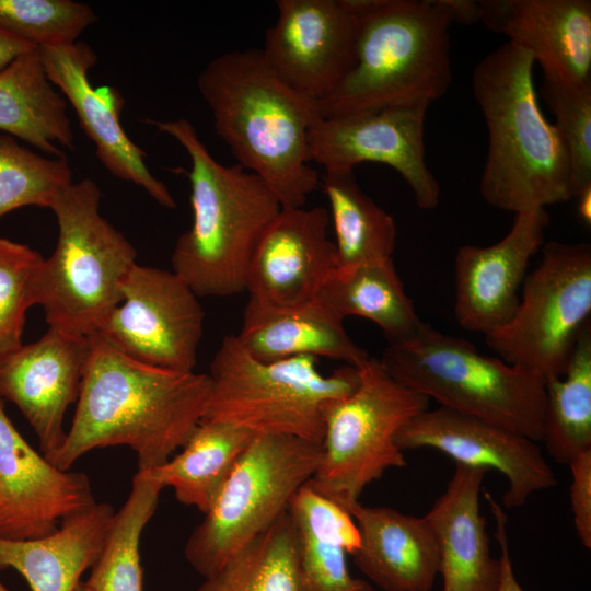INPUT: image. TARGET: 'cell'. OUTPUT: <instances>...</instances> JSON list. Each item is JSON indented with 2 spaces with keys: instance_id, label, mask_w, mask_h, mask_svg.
<instances>
[{
  "instance_id": "6da1fadb",
  "label": "cell",
  "mask_w": 591,
  "mask_h": 591,
  "mask_svg": "<svg viewBox=\"0 0 591 591\" xmlns=\"http://www.w3.org/2000/svg\"><path fill=\"white\" fill-rule=\"evenodd\" d=\"M210 390L208 373L146 364L91 336L76 413L50 463L67 471L91 450L125 445L138 471L162 465L204 419Z\"/></svg>"
},
{
  "instance_id": "7a4b0ae2",
  "label": "cell",
  "mask_w": 591,
  "mask_h": 591,
  "mask_svg": "<svg viewBox=\"0 0 591 591\" xmlns=\"http://www.w3.org/2000/svg\"><path fill=\"white\" fill-rule=\"evenodd\" d=\"M197 86L237 164L257 175L282 208L303 207L320 185L308 139L320 117L316 101L282 83L257 48L213 58Z\"/></svg>"
},
{
  "instance_id": "3957f363",
  "label": "cell",
  "mask_w": 591,
  "mask_h": 591,
  "mask_svg": "<svg viewBox=\"0 0 591 591\" xmlns=\"http://www.w3.org/2000/svg\"><path fill=\"white\" fill-rule=\"evenodd\" d=\"M534 65L529 51L506 42L472 72L488 137L479 192L488 205L514 215L572 199L567 150L540 108Z\"/></svg>"
},
{
  "instance_id": "277c9868",
  "label": "cell",
  "mask_w": 591,
  "mask_h": 591,
  "mask_svg": "<svg viewBox=\"0 0 591 591\" xmlns=\"http://www.w3.org/2000/svg\"><path fill=\"white\" fill-rule=\"evenodd\" d=\"M148 121L174 138L190 160L193 222L175 243L172 270L198 298L245 291L252 256L281 205L257 175L218 162L188 119Z\"/></svg>"
},
{
  "instance_id": "5b68a950",
  "label": "cell",
  "mask_w": 591,
  "mask_h": 591,
  "mask_svg": "<svg viewBox=\"0 0 591 591\" xmlns=\"http://www.w3.org/2000/svg\"><path fill=\"white\" fill-rule=\"evenodd\" d=\"M359 16L356 62L326 97L320 117L427 104L452 82L447 0H350Z\"/></svg>"
},
{
  "instance_id": "8992f818",
  "label": "cell",
  "mask_w": 591,
  "mask_h": 591,
  "mask_svg": "<svg viewBox=\"0 0 591 591\" xmlns=\"http://www.w3.org/2000/svg\"><path fill=\"white\" fill-rule=\"evenodd\" d=\"M379 359L394 380L440 406L542 440L545 381L533 372L425 322L413 337L387 343Z\"/></svg>"
},
{
  "instance_id": "52a82bcc",
  "label": "cell",
  "mask_w": 591,
  "mask_h": 591,
  "mask_svg": "<svg viewBox=\"0 0 591 591\" xmlns=\"http://www.w3.org/2000/svg\"><path fill=\"white\" fill-rule=\"evenodd\" d=\"M101 189L91 178L72 182L54 200L58 237L35 279V304L48 327L91 337L123 300L137 264L132 244L100 212Z\"/></svg>"
},
{
  "instance_id": "ba28073f",
  "label": "cell",
  "mask_w": 591,
  "mask_h": 591,
  "mask_svg": "<svg viewBox=\"0 0 591 591\" xmlns=\"http://www.w3.org/2000/svg\"><path fill=\"white\" fill-rule=\"evenodd\" d=\"M317 363L312 356L260 361L227 335L210 363L204 419L322 442L324 404L350 395L359 372L345 364L325 375Z\"/></svg>"
},
{
  "instance_id": "9c48e42d",
  "label": "cell",
  "mask_w": 591,
  "mask_h": 591,
  "mask_svg": "<svg viewBox=\"0 0 591 591\" xmlns=\"http://www.w3.org/2000/svg\"><path fill=\"white\" fill-rule=\"evenodd\" d=\"M357 368L356 390L323 406L322 459L308 482L346 510L387 470L407 465L396 436L429 408V398L394 380L379 358L369 356Z\"/></svg>"
},
{
  "instance_id": "30bf717a",
  "label": "cell",
  "mask_w": 591,
  "mask_h": 591,
  "mask_svg": "<svg viewBox=\"0 0 591 591\" xmlns=\"http://www.w3.org/2000/svg\"><path fill=\"white\" fill-rule=\"evenodd\" d=\"M322 443L256 433L185 545L189 565L207 578L268 529L316 472Z\"/></svg>"
},
{
  "instance_id": "8fae6325",
  "label": "cell",
  "mask_w": 591,
  "mask_h": 591,
  "mask_svg": "<svg viewBox=\"0 0 591 591\" xmlns=\"http://www.w3.org/2000/svg\"><path fill=\"white\" fill-rule=\"evenodd\" d=\"M522 283L512 318L485 335L505 362L541 376L561 378L591 315V245L547 242Z\"/></svg>"
},
{
  "instance_id": "7c38bea8",
  "label": "cell",
  "mask_w": 591,
  "mask_h": 591,
  "mask_svg": "<svg viewBox=\"0 0 591 591\" xmlns=\"http://www.w3.org/2000/svg\"><path fill=\"white\" fill-rule=\"evenodd\" d=\"M204 320L198 297L173 270L137 263L123 286L121 302L95 336L134 360L189 372Z\"/></svg>"
},
{
  "instance_id": "4fadbf2b",
  "label": "cell",
  "mask_w": 591,
  "mask_h": 591,
  "mask_svg": "<svg viewBox=\"0 0 591 591\" xmlns=\"http://www.w3.org/2000/svg\"><path fill=\"white\" fill-rule=\"evenodd\" d=\"M263 57L293 91L321 101L356 62L359 16L350 0H278Z\"/></svg>"
},
{
  "instance_id": "5bb4252c",
  "label": "cell",
  "mask_w": 591,
  "mask_h": 591,
  "mask_svg": "<svg viewBox=\"0 0 591 591\" xmlns=\"http://www.w3.org/2000/svg\"><path fill=\"white\" fill-rule=\"evenodd\" d=\"M429 105L392 106L338 117H318L309 130L310 161L325 171L354 170L363 162L393 167L420 209L438 206L440 186L425 159Z\"/></svg>"
},
{
  "instance_id": "9a60e30c",
  "label": "cell",
  "mask_w": 591,
  "mask_h": 591,
  "mask_svg": "<svg viewBox=\"0 0 591 591\" xmlns=\"http://www.w3.org/2000/svg\"><path fill=\"white\" fill-rule=\"evenodd\" d=\"M396 443L403 452L431 448L455 463L501 473L508 484L502 503L510 509L557 485L536 441L443 406L415 416L397 433Z\"/></svg>"
},
{
  "instance_id": "2e32d148",
  "label": "cell",
  "mask_w": 591,
  "mask_h": 591,
  "mask_svg": "<svg viewBox=\"0 0 591 591\" xmlns=\"http://www.w3.org/2000/svg\"><path fill=\"white\" fill-rule=\"evenodd\" d=\"M89 352L90 337L48 327L0 360V397L20 409L49 462L65 442V415L78 401Z\"/></svg>"
},
{
  "instance_id": "e0dca14e",
  "label": "cell",
  "mask_w": 591,
  "mask_h": 591,
  "mask_svg": "<svg viewBox=\"0 0 591 591\" xmlns=\"http://www.w3.org/2000/svg\"><path fill=\"white\" fill-rule=\"evenodd\" d=\"M94 503L90 478L60 470L35 451L11 422L0 397V537L48 535Z\"/></svg>"
},
{
  "instance_id": "ac0fdd59",
  "label": "cell",
  "mask_w": 591,
  "mask_h": 591,
  "mask_svg": "<svg viewBox=\"0 0 591 591\" xmlns=\"http://www.w3.org/2000/svg\"><path fill=\"white\" fill-rule=\"evenodd\" d=\"M48 80L74 109L81 129L94 143L96 157L115 177L130 182L160 206L174 209L176 202L167 186L158 179L146 163L147 153L125 132L120 113L125 100L111 86L94 88L90 70L97 56L84 43L37 48Z\"/></svg>"
},
{
  "instance_id": "d6986e66",
  "label": "cell",
  "mask_w": 591,
  "mask_h": 591,
  "mask_svg": "<svg viewBox=\"0 0 591 591\" xmlns=\"http://www.w3.org/2000/svg\"><path fill=\"white\" fill-rule=\"evenodd\" d=\"M548 224L545 208L519 212L510 231L497 243L457 250L454 315L464 329L486 335L512 318L529 263L544 245Z\"/></svg>"
},
{
  "instance_id": "ffe728a7",
  "label": "cell",
  "mask_w": 591,
  "mask_h": 591,
  "mask_svg": "<svg viewBox=\"0 0 591 591\" xmlns=\"http://www.w3.org/2000/svg\"><path fill=\"white\" fill-rule=\"evenodd\" d=\"M329 221L328 210L321 206L281 208L252 256L250 298L276 306L316 299L337 268Z\"/></svg>"
},
{
  "instance_id": "44dd1931",
  "label": "cell",
  "mask_w": 591,
  "mask_h": 591,
  "mask_svg": "<svg viewBox=\"0 0 591 591\" xmlns=\"http://www.w3.org/2000/svg\"><path fill=\"white\" fill-rule=\"evenodd\" d=\"M479 21L529 51L543 77L591 83L590 0H482Z\"/></svg>"
},
{
  "instance_id": "7402d4cb",
  "label": "cell",
  "mask_w": 591,
  "mask_h": 591,
  "mask_svg": "<svg viewBox=\"0 0 591 591\" xmlns=\"http://www.w3.org/2000/svg\"><path fill=\"white\" fill-rule=\"evenodd\" d=\"M487 468L455 463L444 493L425 515L437 540L442 591H497L499 558L491 556L480 495Z\"/></svg>"
},
{
  "instance_id": "603a6c76",
  "label": "cell",
  "mask_w": 591,
  "mask_h": 591,
  "mask_svg": "<svg viewBox=\"0 0 591 591\" xmlns=\"http://www.w3.org/2000/svg\"><path fill=\"white\" fill-rule=\"evenodd\" d=\"M360 535L355 565L384 591H431L439 573V549L426 517L359 502L347 510Z\"/></svg>"
},
{
  "instance_id": "cb8c5ba5",
  "label": "cell",
  "mask_w": 591,
  "mask_h": 591,
  "mask_svg": "<svg viewBox=\"0 0 591 591\" xmlns=\"http://www.w3.org/2000/svg\"><path fill=\"white\" fill-rule=\"evenodd\" d=\"M343 322L318 298L290 306L248 298L235 336L260 361L312 356L358 367L370 355L351 339Z\"/></svg>"
},
{
  "instance_id": "d4e9b609",
  "label": "cell",
  "mask_w": 591,
  "mask_h": 591,
  "mask_svg": "<svg viewBox=\"0 0 591 591\" xmlns=\"http://www.w3.org/2000/svg\"><path fill=\"white\" fill-rule=\"evenodd\" d=\"M115 511L106 502L72 514L53 533L32 540L0 537V570L11 568L31 591H74L107 540Z\"/></svg>"
},
{
  "instance_id": "484cf974",
  "label": "cell",
  "mask_w": 591,
  "mask_h": 591,
  "mask_svg": "<svg viewBox=\"0 0 591 591\" xmlns=\"http://www.w3.org/2000/svg\"><path fill=\"white\" fill-rule=\"evenodd\" d=\"M288 513L297 537L303 591H374L349 572L346 554L359 547L360 535L345 508L306 483L290 501Z\"/></svg>"
},
{
  "instance_id": "4316f807",
  "label": "cell",
  "mask_w": 591,
  "mask_h": 591,
  "mask_svg": "<svg viewBox=\"0 0 591 591\" xmlns=\"http://www.w3.org/2000/svg\"><path fill=\"white\" fill-rule=\"evenodd\" d=\"M0 130L51 157L74 149L67 101L48 80L37 49L0 71Z\"/></svg>"
},
{
  "instance_id": "83f0119b",
  "label": "cell",
  "mask_w": 591,
  "mask_h": 591,
  "mask_svg": "<svg viewBox=\"0 0 591 591\" xmlns=\"http://www.w3.org/2000/svg\"><path fill=\"white\" fill-rule=\"evenodd\" d=\"M255 434L228 422L204 419L179 453L143 472L163 489L171 487L181 503L205 514Z\"/></svg>"
},
{
  "instance_id": "f1b7e54d",
  "label": "cell",
  "mask_w": 591,
  "mask_h": 591,
  "mask_svg": "<svg viewBox=\"0 0 591 591\" xmlns=\"http://www.w3.org/2000/svg\"><path fill=\"white\" fill-rule=\"evenodd\" d=\"M317 298L341 320L355 315L375 323L387 343L413 337L424 324L393 259L335 271Z\"/></svg>"
},
{
  "instance_id": "f546056e",
  "label": "cell",
  "mask_w": 591,
  "mask_h": 591,
  "mask_svg": "<svg viewBox=\"0 0 591 591\" xmlns=\"http://www.w3.org/2000/svg\"><path fill=\"white\" fill-rule=\"evenodd\" d=\"M320 185L334 225L336 271L393 259L395 221L361 189L354 170L325 171Z\"/></svg>"
},
{
  "instance_id": "4dcf8cb0",
  "label": "cell",
  "mask_w": 591,
  "mask_h": 591,
  "mask_svg": "<svg viewBox=\"0 0 591 591\" xmlns=\"http://www.w3.org/2000/svg\"><path fill=\"white\" fill-rule=\"evenodd\" d=\"M554 460L568 465L591 450V324L578 337L565 374L545 383L542 440Z\"/></svg>"
},
{
  "instance_id": "1f68e13d",
  "label": "cell",
  "mask_w": 591,
  "mask_h": 591,
  "mask_svg": "<svg viewBox=\"0 0 591 591\" xmlns=\"http://www.w3.org/2000/svg\"><path fill=\"white\" fill-rule=\"evenodd\" d=\"M197 591H303L288 510L205 578Z\"/></svg>"
},
{
  "instance_id": "d6a6232c",
  "label": "cell",
  "mask_w": 591,
  "mask_h": 591,
  "mask_svg": "<svg viewBox=\"0 0 591 591\" xmlns=\"http://www.w3.org/2000/svg\"><path fill=\"white\" fill-rule=\"evenodd\" d=\"M162 490L143 471H137L130 494L115 512L104 547L84 581L91 591H143L140 538Z\"/></svg>"
},
{
  "instance_id": "836d02e7",
  "label": "cell",
  "mask_w": 591,
  "mask_h": 591,
  "mask_svg": "<svg viewBox=\"0 0 591 591\" xmlns=\"http://www.w3.org/2000/svg\"><path fill=\"white\" fill-rule=\"evenodd\" d=\"M66 157H46L0 135V218L27 206L50 208L72 183Z\"/></svg>"
},
{
  "instance_id": "e575fe53",
  "label": "cell",
  "mask_w": 591,
  "mask_h": 591,
  "mask_svg": "<svg viewBox=\"0 0 591 591\" xmlns=\"http://www.w3.org/2000/svg\"><path fill=\"white\" fill-rule=\"evenodd\" d=\"M97 20L72 0H0V31L35 48L71 45Z\"/></svg>"
},
{
  "instance_id": "d590c367",
  "label": "cell",
  "mask_w": 591,
  "mask_h": 591,
  "mask_svg": "<svg viewBox=\"0 0 591 591\" xmlns=\"http://www.w3.org/2000/svg\"><path fill=\"white\" fill-rule=\"evenodd\" d=\"M542 94L556 118L569 160L570 193L591 188V83L571 84L543 77Z\"/></svg>"
},
{
  "instance_id": "8d00e7d4",
  "label": "cell",
  "mask_w": 591,
  "mask_h": 591,
  "mask_svg": "<svg viewBox=\"0 0 591 591\" xmlns=\"http://www.w3.org/2000/svg\"><path fill=\"white\" fill-rule=\"evenodd\" d=\"M43 259L28 245L0 237V360L23 345L25 315L35 305V279Z\"/></svg>"
},
{
  "instance_id": "74e56055",
  "label": "cell",
  "mask_w": 591,
  "mask_h": 591,
  "mask_svg": "<svg viewBox=\"0 0 591 591\" xmlns=\"http://www.w3.org/2000/svg\"><path fill=\"white\" fill-rule=\"evenodd\" d=\"M571 472L570 505L577 536L591 548V450L578 454L568 464Z\"/></svg>"
},
{
  "instance_id": "f35d334b",
  "label": "cell",
  "mask_w": 591,
  "mask_h": 591,
  "mask_svg": "<svg viewBox=\"0 0 591 591\" xmlns=\"http://www.w3.org/2000/svg\"><path fill=\"white\" fill-rule=\"evenodd\" d=\"M484 498L489 503L491 513L495 519V538L500 549L499 559L501 564V576L497 591H525L514 575L510 558L507 534L508 517L503 511L502 507L494 499V497L488 491L484 493Z\"/></svg>"
},
{
  "instance_id": "ab89813d",
  "label": "cell",
  "mask_w": 591,
  "mask_h": 591,
  "mask_svg": "<svg viewBox=\"0 0 591 591\" xmlns=\"http://www.w3.org/2000/svg\"><path fill=\"white\" fill-rule=\"evenodd\" d=\"M34 49L37 48L0 31V71L18 57Z\"/></svg>"
},
{
  "instance_id": "60d3db41",
  "label": "cell",
  "mask_w": 591,
  "mask_h": 591,
  "mask_svg": "<svg viewBox=\"0 0 591 591\" xmlns=\"http://www.w3.org/2000/svg\"><path fill=\"white\" fill-rule=\"evenodd\" d=\"M452 13L454 22L472 24L479 21L478 2L471 0H447Z\"/></svg>"
},
{
  "instance_id": "b9f144b4",
  "label": "cell",
  "mask_w": 591,
  "mask_h": 591,
  "mask_svg": "<svg viewBox=\"0 0 591 591\" xmlns=\"http://www.w3.org/2000/svg\"><path fill=\"white\" fill-rule=\"evenodd\" d=\"M578 213L586 224L591 223V188L581 193L578 197Z\"/></svg>"
},
{
  "instance_id": "7bdbcfd3",
  "label": "cell",
  "mask_w": 591,
  "mask_h": 591,
  "mask_svg": "<svg viewBox=\"0 0 591 591\" xmlns=\"http://www.w3.org/2000/svg\"><path fill=\"white\" fill-rule=\"evenodd\" d=\"M74 591H91V589L85 584L84 581H80V582L77 584Z\"/></svg>"
},
{
  "instance_id": "ee69618b",
  "label": "cell",
  "mask_w": 591,
  "mask_h": 591,
  "mask_svg": "<svg viewBox=\"0 0 591 591\" xmlns=\"http://www.w3.org/2000/svg\"><path fill=\"white\" fill-rule=\"evenodd\" d=\"M0 591H10V590L0 582Z\"/></svg>"
}]
</instances>
